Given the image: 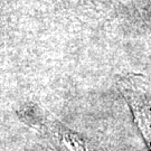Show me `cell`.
I'll return each mask as SVG.
<instances>
[{"mask_svg":"<svg viewBox=\"0 0 151 151\" xmlns=\"http://www.w3.org/2000/svg\"><path fill=\"white\" fill-rule=\"evenodd\" d=\"M38 112L40 115L37 120L38 124H40L42 129L48 134L50 141L60 151H92L81 135L63 125L50 113L42 114L39 110Z\"/></svg>","mask_w":151,"mask_h":151,"instance_id":"2","label":"cell"},{"mask_svg":"<svg viewBox=\"0 0 151 151\" xmlns=\"http://www.w3.org/2000/svg\"><path fill=\"white\" fill-rule=\"evenodd\" d=\"M151 151V84L141 74H122L116 82Z\"/></svg>","mask_w":151,"mask_h":151,"instance_id":"1","label":"cell"}]
</instances>
